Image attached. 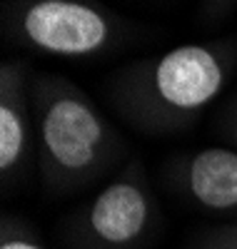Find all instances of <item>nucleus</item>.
<instances>
[{"label": "nucleus", "mask_w": 237, "mask_h": 249, "mask_svg": "<svg viewBox=\"0 0 237 249\" xmlns=\"http://www.w3.org/2000/svg\"><path fill=\"white\" fill-rule=\"evenodd\" d=\"M235 70L237 45L230 40L187 43L122 68L110 82V100L135 130L170 135L198 122Z\"/></svg>", "instance_id": "f257e3e1"}, {"label": "nucleus", "mask_w": 237, "mask_h": 249, "mask_svg": "<svg viewBox=\"0 0 237 249\" xmlns=\"http://www.w3.org/2000/svg\"><path fill=\"white\" fill-rule=\"evenodd\" d=\"M35 160L42 184L55 195L102 179L125 155V142L93 97L53 72H33Z\"/></svg>", "instance_id": "f03ea898"}, {"label": "nucleus", "mask_w": 237, "mask_h": 249, "mask_svg": "<svg viewBox=\"0 0 237 249\" xmlns=\"http://www.w3.org/2000/svg\"><path fill=\"white\" fill-rule=\"evenodd\" d=\"M3 30L25 50L85 60L113 50L125 23L100 0H8Z\"/></svg>", "instance_id": "7ed1b4c3"}, {"label": "nucleus", "mask_w": 237, "mask_h": 249, "mask_svg": "<svg viewBox=\"0 0 237 249\" xmlns=\"http://www.w3.org/2000/svg\"><path fill=\"white\" fill-rule=\"evenodd\" d=\"M155 224L158 202L145 164L133 157L73 214L68 242L75 249H142Z\"/></svg>", "instance_id": "20e7f679"}, {"label": "nucleus", "mask_w": 237, "mask_h": 249, "mask_svg": "<svg viewBox=\"0 0 237 249\" xmlns=\"http://www.w3.org/2000/svg\"><path fill=\"white\" fill-rule=\"evenodd\" d=\"M30 77V68L20 60L0 65V175L5 184L23 177L35 157Z\"/></svg>", "instance_id": "39448f33"}, {"label": "nucleus", "mask_w": 237, "mask_h": 249, "mask_svg": "<svg viewBox=\"0 0 237 249\" xmlns=\"http://www.w3.org/2000/svg\"><path fill=\"white\" fill-rule=\"evenodd\" d=\"M178 182L190 202L212 214H237V150L205 147L178 167Z\"/></svg>", "instance_id": "423d86ee"}, {"label": "nucleus", "mask_w": 237, "mask_h": 249, "mask_svg": "<svg viewBox=\"0 0 237 249\" xmlns=\"http://www.w3.org/2000/svg\"><path fill=\"white\" fill-rule=\"evenodd\" d=\"M0 249H45V244L25 219L5 214L0 222Z\"/></svg>", "instance_id": "0eeeda50"}, {"label": "nucleus", "mask_w": 237, "mask_h": 249, "mask_svg": "<svg viewBox=\"0 0 237 249\" xmlns=\"http://www.w3.org/2000/svg\"><path fill=\"white\" fill-rule=\"evenodd\" d=\"M187 249H237V222L198 234L187 244Z\"/></svg>", "instance_id": "6e6552de"}, {"label": "nucleus", "mask_w": 237, "mask_h": 249, "mask_svg": "<svg viewBox=\"0 0 237 249\" xmlns=\"http://www.w3.org/2000/svg\"><path fill=\"white\" fill-rule=\"evenodd\" d=\"M237 0H202V18L207 23H215V20H222Z\"/></svg>", "instance_id": "1a4fd4ad"}, {"label": "nucleus", "mask_w": 237, "mask_h": 249, "mask_svg": "<svg viewBox=\"0 0 237 249\" xmlns=\"http://www.w3.org/2000/svg\"><path fill=\"white\" fill-rule=\"evenodd\" d=\"M230 140H232V150H237V117L232 120V130H230Z\"/></svg>", "instance_id": "9d476101"}]
</instances>
